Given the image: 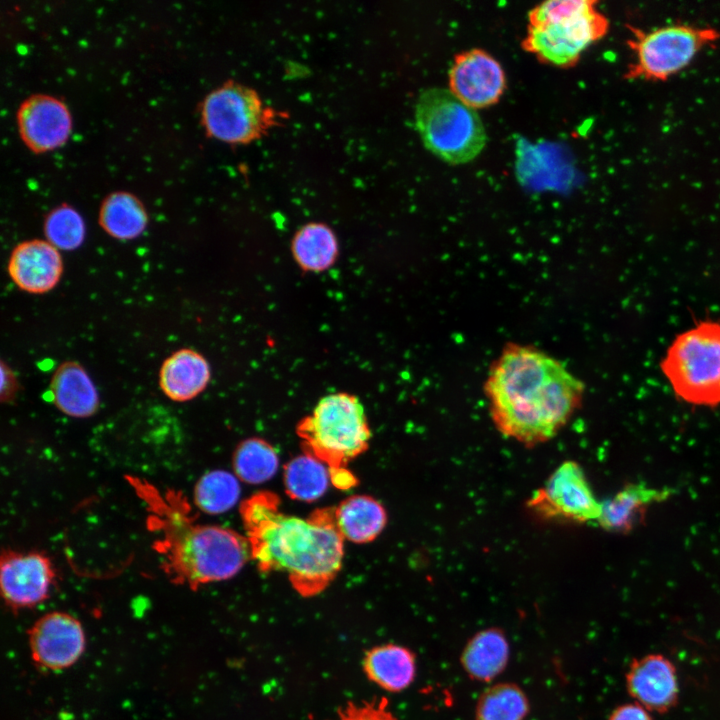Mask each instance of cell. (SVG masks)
I'll return each instance as SVG.
<instances>
[{"label":"cell","instance_id":"17","mask_svg":"<svg viewBox=\"0 0 720 720\" xmlns=\"http://www.w3.org/2000/svg\"><path fill=\"white\" fill-rule=\"evenodd\" d=\"M672 495V489L655 488L645 483H630L612 498L601 502L598 523L606 531L628 533L644 520L648 508Z\"/></svg>","mask_w":720,"mask_h":720},{"label":"cell","instance_id":"24","mask_svg":"<svg viewBox=\"0 0 720 720\" xmlns=\"http://www.w3.org/2000/svg\"><path fill=\"white\" fill-rule=\"evenodd\" d=\"M291 250L300 268L322 272L330 268L338 255V242L333 230L324 223H309L294 235Z\"/></svg>","mask_w":720,"mask_h":720},{"label":"cell","instance_id":"6","mask_svg":"<svg viewBox=\"0 0 720 720\" xmlns=\"http://www.w3.org/2000/svg\"><path fill=\"white\" fill-rule=\"evenodd\" d=\"M416 127L425 147L449 164L475 159L486 144V132L476 110L449 89L424 90L416 103Z\"/></svg>","mask_w":720,"mask_h":720},{"label":"cell","instance_id":"25","mask_svg":"<svg viewBox=\"0 0 720 720\" xmlns=\"http://www.w3.org/2000/svg\"><path fill=\"white\" fill-rule=\"evenodd\" d=\"M329 482V468L306 453L293 458L284 469L285 491L292 499L315 501L324 495Z\"/></svg>","mask_w":720,"mask_h":720},{"label":"cell","instance_id":"8","mask_svg":"<svg viewBox=\"0 0 720 720\" xmlns=\"http://www.w3.org/2000/svg\"><path fill=\"white\" fill-rule=\"evenodd\" d=\"M628 48L632 62L624 78L665 81L685 69L705 47L715 43L719 31L712 27L669 25L644 31L629 26Z\"/></svg>","mask_w":720,"mask_h":720},{"label":"cell","instance_id":"1","mask_svg":"<svg viewBox=\"0 0 720 720\" xmlns=\"http://www.w3.org/2000/svg\"><path fill=\"white\" fill-rule=\"evenodd\" d=\"M484 391L497 430L532 447L567 424L581 405L584 384L543 350L509 344L490 367Z\"/></svg>","mask_w":720,"mask_h":720},{"label":"cell","instance_id":"28","mask_svg":"<svg viewBox=\"0 0 720 720\" xmlns=\"http://www.w3.org/2000/svg\"><path fill=\"white\" fill-rule=\"evenodd\" d=\"M239 479L224 470L204 474L194 489V502L203 512L220 514L231 509L240 497Z\"/></svg>","mask_w":720,"mask_h":720},{"label":"cell","instance_id":"30","mask_svg":"<svg viewBox=\"0 0 720 720\" xmlns=\"http://www.w3.org/2000/svg\"><path fill=\"white\" fill-rule=\"evenodd\" d=\"M337 720H397L388 709L386 698L361 704L349 702L338 711Z\"/></svg>","mask_w":720,"mask_h":720},{"label":"cell","instance_id":"21","mask_svg":"<svg viewBox=\"0 0 720 720\" xmlns=\"http://www.w3.org/2000/svg\"><path fill=\"white\" fill-rule=\"evenodd\" d=\"M509 653L505 634L501 629L492 627L472 636L462 651L460 662L471 679L490 682L506 668Z\"/></svg>","mask_w":720,"mask_h":720},{"label":"cell","instance_id":"11","mask_svg":"<svg viewBox=\"0 0 720 720\" xmlns=\"http://www.w3.org/2000/svg\"><path fill=\"white\" fill-rule=\"evenodd\" d=\"M448 76L449 90L475 110L496 104L506 88V76L500 63L478 48L456 54Z\"/></svg>","mask_w":720,"mask_h":720},{"label":"cell","instance_id":"14","mask_svg":"<svg viewBox=\"0 0 720 720\" xmlns=\"http://www.w3.org/2000/svg\"><path fill=\"white\" fill-rule=\"evenodd\" d=\"M625 679L631 697L648 711L663 713L677 703L679 685L676 668L661 654L634 659Z\"/></svg>","mask_w":720,"mask_h":720},{"label":"cell","instance_id":"16","mask_svg":"<svg viewBox=\"0 0 720 720\" xmlns=\"http://www.w3.org/2000/svg\"><path fill=\"white\" fill-rule=\"evenodd\" d=\"M7 271L13 283L30 294H44L54 289L63 274L60 251L46 240L32 239L12 250Z\"/></svg>","mask_w":720,"mask_h":720},{"label":"cell","instance_id":"22","mask_svg":"<svg viewBox=\"0 0 720 720\" xmlns=\"http://www.w3.org/2000/svg\"><path fill=\"white\" fill-rule=\"evenodd\" d=\"M338 528L344 539L354 543L373 541L387 523L382 504L367 495H354L335 507Z\"/></svg>","mask_w":720,"mask_h":720},{"label":"cell","instance_id":"32","mask_svg":"<svg viewBox=\"0 0 720 720\" xmlns=\"http://www.w3.org/2000/svg\"><path fill=\"white\" fill-rule=\"evenodd\" d=\"M18 380L14 371L3 360L1 361V401L10 403L18 391Z\"/></svg>","mask_w":720,"mask_h":720},{"label":"cell","instance_id":"18","mask_svg":"<svg viewBox=\"0 0 720 720\" xmlns=\"http://www.w3.org/2000/svg\"><path fill=\"white\" fill-rule=\"evenodd\" d=\"M210 378L207 359L192 348H181L163 361L159 370V387L172 401L185 402L201 394Z\"/></svg>","mask_w":720,"mask_h":720},{"label":"cell","instance_id":"26","mask_svg":"<svg viewBox=\"0 0 720 720\" xmlns=\"http://www.w3.org/2000/svg\"><path fill=\"white\" fill-rule=\"evenodd\" d=\"M529 712V701L524 691L514 683H498L488 687L479 696L476 720H524Z\"/></svg>","mask_w":720,"mask_h":720},{"label":"cell","instance_id":"19","mask_svg":"<svg viewBox=\"0 0 720 720\" xmlns=\"http://www.w3.org/2000/svg\"><path fill=\"white\" fill-rule=\"evenodd\" d=\"M49 394L56 408L70 417H90L99 407L98 390L86 369L76 361H65L57 367L50 380Z\"/></svg>","mask_w":720,"mask_h":720},{"label":"cell","instance_id":"27","mask_svg":"<svg viewBox=\"0 0 720 720\" xmlns=\"http://www.w3.org/2000/svg\"><path fill=\"white\" fill-rule=\"evenodd\" d=\"M279 465L277 453L265 440L251 438L241 442L233 454V469L238 479L259 484L271 479Z\"/></svg>","mask_w":720,"mask_h":720},{"label":"cell","instance_id":"10","mask_svg":"<svg viewBox=\"0 0 720 720\" xmlns=\"http://www.w3.org/2000/svg\"><path fill=\"white\" fill-rule=\"evenodd\" d=\"M526 505L544 520L575 523L598 520L601 512L582 467L571 460L559 465Z\"/></svg>","mask_w":720,"mask_h":720},{"label":"cell","instance_id":"23","mask_svg":"<svg viewBox=\"0 0 720 720\" xmlns=\"http://www.w3.org/2000/svg\"><path fill=\"white\" fill-rule=\"evenodd\" d=\"M148 215L140 200L127 192L108 195L99 210V224L117 240L139 237L147 227Z\"/></svg>","mask_w":720,"mask_h":720},{"label":"cell","instance_id":"7","mask_svg":"<svg viewBox=\"0 0 720 720\" xmlns=\"http://www.w3.org/2000/svg\"><path fill=\"white\" fill-rule=\"evenodd\" d=\"M674 393L693 405L720 404V323L704 321L679 334L660 364Z\"/></svg>","mask_w":720,"mask_h":720},{"label":"cell","instance_id":"2","mask_svg":"<svg viewBox=\"0 0 720 720\" xmlns=\"http://www.w3.org/2000/svg\"><path fill=\"white\" fill-rule=\"evenodd\" d=\"M240 515L251 559L261 572L286 573L302 597L323 592L338 575L344 538L335 507L319 508L300 518L285 514L276 494L261 491L241 503Z\"/></svg>","mask_w":720,"mask_h":720},{"label":"cell","instance_id":"12","mask_svg":"<svg viewBox=\"0 0 720 720\" xmlns=\"http://www.w3.org/2000/svg\"><path fill=\"white\" fill-rule=\"evenodd\" d=\"M56 574L43 553L3 551L0 565L2 596L13 608L34 606L45 600Z\"/></svg>","mask_w":720,"mask_h":720},{"label":"cell","instance_id":"4","mask_svg":"<svg viewBox=\"0 0 720 720\" xmlns=\"http://www.w3.org/2000/svg\"><path fill=\"white\" fill-rule=\"evenodd\" d=\"M593 0H550L528 13L522 48L557 67L576 65L583 53L608 32L607 17Z\"/></svg>","mask_w":720,"mask_h":720},{"label":"cell","instance_id":"5","mask_svg":"<svg viewBox=\"0 0 720 720\" xmlns=\"http://www.w3.org/2000/svg\"><path fill=\"white\" fill-rule=\"evenodd\" d=\"M303 451L322 463L330 474L367 450L371 431L364 407L352 394L339 392L321 398L313 412L296 427Z\"/></svg>","mask_w":720,"mask_h":720},{"label":"cell","instance_id":"15","mask_svg":"<svg viewBox=\"0 0 720 720\" xmlns=\"http://www.w3.org/2000/svg\"><path fill=\"white\" fill-rule=\"evenodd\" d=\"M17 123L23 142L37 153L61 146L71 130L66 105L48 95L26 99L18 109Z\"/></svg>","mask_w":720,"mask_h":720},{"label":"cell","instance_id":"3","mask_svg":"<svg viewBox=\"0 0 720 720\" xmlns=\"http://www.w3.org/2000/svg\"><path fill=\"white\" fill-rule=\"evenodd\" d=\"M146 503L150 527L166 574L191 588L235 576L251 559L250 544L234 530L199 524L186 499L177 492L159 491L145 480L128 476Z\"/></svg>","mask_w":720,"mask_h":720},{"label":"cell","instance_id":"20","mask_svg":"<svg viewBox=\"0 0 720 720\" xmlns=\"http://www.w3.org/2000/svg\"><path fill=\"white\" fill-rule=\"evenodd\" d=\"M367 678L389 692L408 688L415 679V654L397 644H383L368 650L362 660Z\"/></svg>","mask_w":720,"mask_h":720},{"label":"cell","instance_id":"13","mask_svg":"<svg viewBox=\"0 0 720 720\" xmlns=\"http://www.w3.org/2000/svg\"><path fill=\"white\" fill-rule=\"evenodd\" d=\"M34 660L49 669L74 664L83 653L85 635L80 622L69 614L52 612L40 618L30 634Z\"/></svg>","mask_w":720,"mask_h":720},{"label":"cell","instance_id":"9","mask_svg":"<svg viewBox=\"0 0 720 720\" xmlns=\"http://www.w3.org/2000/svg\"><path fill=\"white\" fill-rule=\"evenodd\" d=\"M281 113L264 105L257 92L229 81L209 93L201 104L207 134L231 144L249 143L279 124Z\"/></svg>","mask_w":720,"mask_h":720},{"label":"cell","instance_id":"29","mask_svg":"<svg viewBox=\"0 0 720 720\" xmlns=\"http://www.w3.org/2000/svg\"><path fill=\"white\" fill-rule=\"evenodd\" d=\"M45 240L59 251L79 248L86 235L82 216L71 206L62 204L52 209L44 220Z\"/></svg>","mask_w":720,"mask_h":720},{"label":"cell","instance_id":"31","mask_svg":"<svg viewBox=\"0 0 720 720\" xmlns=\"http://www.w3.org/2000/svg\"><path fill=\"white\" fill-rule=\"evenodd\" d=\"M608 720H653L650 711L640 704L627 703L618 706L610 714Z\"/></svg>","mask_w":720,"mask_h":720}]
</instances>
